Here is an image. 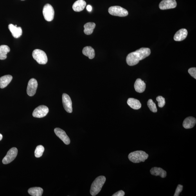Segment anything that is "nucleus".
Returning <instances> with one entry per match:
<instances>
[{"label":"nucleus","instance_id":"obj_1","mask_svg":"<svg viewBox=\"0 0 196 196\" xmlns=\"http://www.w3.org/2000/svg\"><path fill=\"white\" fill-rule=\"evenodd\" d=\"M151 50L149 48H141L129 54L126 58V61L129 66H134L138 64L139 61L149 56Z\"/></svg>","mask_w":196,"mask_h":196},{"label":"nucleus","instance_id":"obj_2","mask_svg":"<svg viewBox=\"0 0 196 196\" xmlns=\"http://www.w3.org/2000/svg\"><path fill=\"white\" fill-rule=\"evenodd\" d=\"M106 181V178L103 176H100L96 178L92 183L90 193L92 196L97 195L100 192L103 184Z\"/></svg>","mask_w":196,"mask_h":196},{"label":"nucleus","instance_id":"obj_3","mask_svg":"<svg viewBox=\"0 0 196 196\" xmlns=\"http://www.w3.org/2000/svg\"><path fill=\"white\" fill-rule=\"evenodd\" d=\"M148 157V155L143 151H136L130 153L128 155L129 160L134 163L144 162Z\"/></svg>","mask_w":196,"mask_h":196},{"label":"nucleus","instance_id":"obj_4","mask_svg":"<svg viewBox=\"0 0 196 196\" xmlns=\"http://www.w3.org/2000/svg\"><path fill=\"white\" fill-rule=\"evenodd\" d=\"M34 59L40 64H46L48 61V58L46 53L40 49H36L33 53Z\"/></svg>","mask_w":196,"mask_h":196},{"label":"nucleus","instance_id":"obj_5","mask_svg":"<svg viewBox=\"0 0 196 196\" xmlns=\"http://www.w3.org/2000/svg\"><path fill=\"white\" fill-rule=\"evenodd\" d=\"M108 12L110 15L115 16L125 17L128 15L127 10L119 6L110 7L109 8Z\"/></svg>","mask_w":196,"mask_h":196},{"label":"nucleus","instance_id":"obj_6","mask_svg":"<svg viewBox=\"0 0 196 196\" xmlns=\"http://www.w3.org/2000/svg\"><path fill=\"white\" fill-rule=\"evenodd\" d=\"M43 13L46 21L51 22L53 21L54 17L55 11L51 4H47L44 6Z\"/></svg>","mask_w":196,"mask_h":196},{"label":"nucleus","instance_id":"obj_7","mask_svg":"<svg viewBox=\"0 0 196 196\" xmlns=\"http://www.w3.org/2000/svg\"><path fill=\"white\" fill-rule=\"evenodd\" d=\"M18 150L16 148H13L8 151L7 154L2 160V163L4 164H8L12 162L16 157Z\"/></svg>","mask_w":196,"mask_h":196},{"label":"nucleus","instance_id":"obj_8","mask_svg":"<svg viewBox=\"0 0 196 196\" xmlns=\"http://www.w3.org/2000/svg\"><path fill=\"white\" fill-rule=\"evenodd\" d=\"M48 112V108L46 106H39L34 110L33 115L35 118H41L46 116Z\"/></svg>","mask_w":196,"mask_h":196},{"label":"nucleus","instance_id":"obj_9","mask_svg":"<svg viewBox=\"0 0 196 196\" xmlns=\"http://www.w3.org/2000/svg\"><path fill=\"white\" fill-rule=\"evenodd\" d=\"M38 86V82L35 78L31 79L29 81L27 92L28 95L30 96H33L35 95Z\"/></svg>","mask_w":196,"mask_h":196},{"label":"nucleus","instance_id":"obj_10","mask_svg":"<svg viewBox=\"0 0 196 196\" xmlns=\"http://www.w3.org/2000/svg\"><path fill=\"white\" fill-rule=\"evenodd\" d=\"M63 105L65 110L69 113L73 112L72 102L70 97L66 93L63 94L62 95Z\"/></svg>","mask_w":196,"mask_h":196},{"label":"nucleus","instance_id":"obj_11","mask_svg":"<svg viewBox=\"0 0 196 196\" xmlns=\"http://www.w3.org/2000/svg\"><path fill=\"white\" fill-rule=\"evenodd\" d=\"M177 5L175 0H163L159 4V8L162 10H167L175 8Z\"/></svg>","mask_w":196,"mask_h":196},{"label":"nucleus","instance_id":"obj_12","mask_svg":"<svg viewBox=\"0 0 196 196\" xmlns=\"http://www.w3.org/2000/svg\"><path fill=\"white\" fill-rule=\"evenodd\" d=\"M54 132L56 136L61 139L65 144L68 145L70 143V139L64 131L59 128H56Z\"/></svg>","mask_w":196,"mask_h":196},{"label":"nucleus","instance_id":"obj_13","mask_svg":"<svg viewBox=\"0 0 196 196\" xmlns=\"http://www.w3.org/2000/svg\"><path fill=\"white\" fill-rule=\"evenodd\" d=\"M8 28L13 37L18 38L22 35V30L21 27H17V25L10 24Z\"/></svg>","mask_w":196,"mask_h":196},{"label":"nucleus","instance_id":"obj_14","mask_svg":"<svg viewBox=\"0 0 196 196\" xmlns=\"http://www.w3.org/2000/svg\"><path fill=\"white\" fill-rule=\"evenodd\" d=\"M188 34V31L182 28L178 31L174 36V39L176 41H181L186 39Z\"/></svg>","mask_w":196,"mask_h":196},{"label":"nucleus","instance_id":"obj_15","mask_svg":"<svg viewBox=\"0 0 196 196\" xmlns=\"http://www.w3.org/2000/svg\"><path fill=\"white\" fill-rule=\"evenodd\" d=\"M146 86L145 83L140 78L137 79L134 83L135 89L137 92L139 93H143L145 91Z\"/></svg>","mask_w":196,"mask_h":196},{"label":"nucleus","instance_id":"obj_16","mask_svg":"<svg viewBox=\"0 0 196 196\" xmlns=\"http://www.w3.org/2000/svg\"><path fill=\"white\" fill-rule=\"evenodd\" d=\"M196 123V118L193 117H189L183 122V127L186 129H191L194 127Z\"/></svg>","mask_w":196,"mask_h":196},{"label":"nucleus","instance_id":"obj_17","mask_svg":"<svg viewBox=\"0 0 196 196\" xmlns=\"http://www.w3.org/2000/svg\"><path fill=\"white\" fill-rule=\"evenodd\" d=\"M151 174L153 175L160 176L162 178H165L167 175L166 171L160 168L154 167L151 169Z\"/></svg>","mask_w":196,"mask_h":196},{"label":"nucleus","instance_id":"obj_18","mask_svg":"<svg viewBox=\"0 0 196 196\" xmlns=\"http://www.w3.org/2000/svg\"><path fill=\"white\" fill-rule=\"evenodd\" d=\"M86 6V2L84 0H78L73 4V8L76 12H80L84 9Z\"/></svg>","mask_w":196,"mask_h":196},{"label":"nucleus","instance_id":"obj_19","mask_svg":"<svg viewBox=\"0 0 196 196\" xmlns=\"http://www.w3.org/2000/svg\"><path fill=\"white\" fill-rule=\"evenodd\" d=\"M13 77L10 75H6L0 78V88L3 89L10 84L12 80Z\"/></svg>","mask_w":196,"mask_h":196},{"label":"nucleus","instance_id":"obj_20","mask_svg":"<svg viewBox=\"0 0 196 196\" xmlns=\"http://www.w3.org/2000/svg\"><path fill=\"white\" fill-rule=\"evenodd\" d=\"M128 105L135 110H138L141 108V104L140 101L134 98H129L127 101Z\"/></svg>","mask_w":196,"mask_h":196},{"label":"nucleus","instance_id":"obj_21","mask_svg":"<svg viewBox=\"0 0 196 196\" xmlns=\"http://www.w3.org/2000/svg\"><path fill=\"white\" fill-rule=\"evenodd\" d=\"M83 53L84 55L88 57L90 59H93L95 55L94 49L91 46L85 47L83 49Z\"/></svg>","mask_w":196,"mask_h":196},{"label":"nucleus","instance_id":"obj_22","mask_svg":"<svg viewBox=\"0 0 196 196\" xmlns=\"http://www.w3.org/2000/svg\"><path fill=\"white\" fill-rule=\"evenodd\" d=\"M10 51V47L6 45H1L0 46V60L6 59L7 55Z\"/></svg>","mask_w":196,"mask_h":196},{"label":"nucleus","instance_id":"obj_23","mask_svg":"<svg viewBox=\"0 0 196 196\" xmlns=\"http://www.w3.org/2000/svg\"><path fill=\"white\" fill-rule=\"evenodd\" d=\"M96 24L93 22L87 23L84 26V32L85 34L89 35L93 33V30L95 28Z\"/></svg>","mask_w":196,"mask_h":196},{"label":"nucleus","instance_id":"obj_24","mask_svg":"<svg viewBox=\"0 0 196 196\" xmlns=\"http://www.w3.org/2000/svg\"><path fill=\"white\" fill-rule=\"evenodd\" d=\"M43 192V189L39 187L31 188L28 190L29 194L33 196H41Z\"/></svg>","mask_w":196,"mask_h":196},{"label":"nucleus","instance_id":"obj_25","mask_svg":"<svg viewBox=\"0 0 196 196\" xmlns=\"http://www.w3.org/2000/svg\"><path fill=\"white\" fill-rule=\"evenodd\" d=\"M44 151V148L42 145H39L36 148L35 151V157L39 158L42 156Z\"/></svg>","mask_w":196,"mask_h":196},{"label":"nucleus","instance_id":"obj_26","mask_svg":"<svg viewBox=\"0 0 196 196\" xmlns=\"http://www.w3.org/2000/svg\"><path fill=\"white\" fill-rule=\"evenodd\" d=\"M148 107L150 110L153 113H156L157 112V109L156 105L153 102L152 99H149L147 103Z\"/></svg>","mask_w":196,"mask_h":196},{"label":"nucleus","instance_id":"obj_27","mask_svg":"<svg viewBox=\"0 0 196 196\" xmlns=\"http://www.w3.org/2000/svg\"><path fill=\"white\" fill-rule=\"evenodd\" d=\"M158 102V106L160 108H163L165 104V99L163 96H158L156 98Z\"/></svg>","mask_w":196,"mask_h":196},{"label":"nucleus","instance_id":"obj_28","mask_svg":"<svg viewBox=\"0 0 196 196\" xmlns=\"http://www.w3.org/2000/svg\"><path fill=\"white\" fill-rule=\"evenodd\" d=\"M183 186L181 185V184H178L177 187L176 189L174 196H178L180 193H181L182 190H183Z\"/></svg>","mask_w":196,"mask_h":196},{"label":"nucleus","instance_id":"obj_29","mask_svg":"<svg viewBox=\"0 0 196 196\" xmlns=\"http://www.w3.org/2000/svg\"><path fill=\"white\" fill-rule=\"evenodd\" d=\"M188 73L193 78L196 79V68H191L188 70Z\"/></svg>","mask_w":196,"mask_h":196},{"label":"nucleus","instance_id":"obj_30","mask_svg":"<svg viewBox=\"0 0 196 196\" xmlns=\"http://www.w3.org/2000/svg\"><path fill=\"white\" fill-rule=\"evenodd\" d=\"M125 194V192L123 190H120L114 193L113 196H123Z\"/></svg>","mask_w":196,"mask_h":196},{"label":"nucleus","instance_id":"obj_31","mask_svg":"<svg viewBox=\"0 0 196 196\" xmlns=\"http://www.w3.org/2000/svg\"><path fill=\"white\" fill-rule=\"evenodd\" d=\"M92 7L90 5H88L87 6V9L89 12H91L92 10Z\"/></svg>","mask_w":196,"mask_h":196},{"label":"nucleus","instance_id":"obj_32","mask_svg":"<svg viewBox=\"0 0 196 196\" xmlns=\"http://www.w3.org/2000/svg\"><path fill=\"white\" fill-rule=\"evenodd\" d=\"M2 138H3V136H2V134L0 133V141H1L2 140Z\"/></svg>","mask_w":196,"mask_h":196},{"label":"nucleus","instance_id":"obj_33","mask_svg":"<svg viewBox=\"0 0 196 196\" xmlns=\"http://www.w3.org/2000/svg\"><path fill=\"white\" fill-rule=\"evenodd\" d=\"M22 1H24V0H22Z\"/></svg>","mask_w":196,"mask_h":196}]
</instances>
